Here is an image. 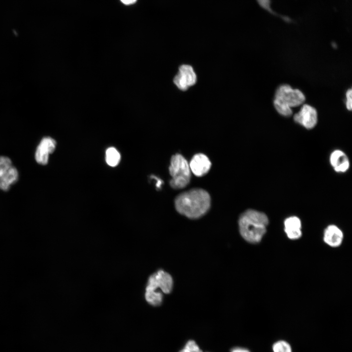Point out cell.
Here are the masks:
<instances>
[{"label": "cell", "mask_w": 352, "mask_h": 352, "mask_svg": "<svg viewBox=\"0 0 352 352\" xmlns=\"http://www.w3.org/2000/svg\"><path fill=\"white\" fill-rule=\"evenodd\" d=\"M211 198L204 189L195 188L182 193L175 200L177 211L186 217L196 219L204 215L210 207Z\"/></svg>", "instance_id": "6da1fadb"}, {"label": "cell", "mask_w": 352, "mask_h": 352, "mask_svg": "<svg viewBox=\"0 0 352 352\" xmlns=\"http://www.w3.org/2000/svg\"><path fill=\"white\" fill-rule=\"evenodd\" d=\"M241 235L250 243L259 242L266 232L268 219L264 213L254 209H248L239 219Z\"/></svg>", "instance_id": "7a4b0ae2"}, {"label": "cell", "mask_w": 352, "mask_h": 352, "mask_svg": "<svg viewBox=\"0 0 352 352\" xmlns=\"http://www.w3.org/2000/svg\"><path fill=\"white\" fill-rule=\"evenodd\" d=\"M173 286V280L168 272L159 270L151 275L145 288V298L151 305L158 306L163 301V294L170 293Z\"/></svg>", "instance_id": "3957f363"}, {"label": "cell", "mask_w": 352, "mask_h": 352, "mask_svg": "<svg viewBox=\"0 0 352 352\" xmlns=\"http://www.w3.org/2000/svg\"><path fill=\"white\" fill-rule=\"evenodd\" d=\"M169 170L172 177L170 184L173 188L181 189L189 183L191 178L190 168L187 161L181 154H176L172 156Z\"/></svg>", "instance_id": "277c9868"}, {"label": "cell", "mask_w": 352, "mask_h": 352, "mask_svg": "<svg viewBox=\"0 0 352 352\" xmlns=\"http://www.w3.org/2000/svg\"><path fill=\"white\" fill-rule=\"evenodd\" d=\"M305 100V96L300 90L293 89L288 85L283 84L277 88L273 101L292 108L303 104Z\"/></svg>", "instance_id": "5b68a950"}, {"label": "cell", "mask_w": 352, "mask_h": 352, "mask_svg": "<svg viewBox=\"0 0 352 352\" xmlns=\"http://www.w3.org/2000/svg\"><path fill=\"white\" fill-rule=\"evenodd\" d=\"M18 172L11 160L6 156H0V189L8 190L18 179Z\"/></svg>", "instance_id": "8992f818"}, {"label": "cell", "mask_w": 352, "mask_h": 352, "mask_svg": "<svg viewBox=\"0 0 352 352\" xmlns=\"http://www.w3.org/2000/svg\"><path fill=\"white\" fill-rule=\"evenodd\" d=\"M196 74L192 66L183 65L179 66L178 71L174 78V83L180 90L184 91L195 84Z\"/></svg>", "instance_id": "52a82bcc"}, {"label": "cell", "mask_w": 352, "mask_h": 352, "mask_svg": "<svg viewBox=\"0 0 352 352\" xmlns=\"http://www.w3.org/2000/svg\"><path fill=\"white\" fill-rule=\"evenodd\" d=\"M294 121L307 129H313L318 121L317 112L313 107L303 104L300 111L293 116Z\"/></svg>", "instance_id": "ba28073f"}, {"label": "cell", "mask_w": 352, "mask_h": 352, "mask_svg": "<svg viewBox=\"0 0 352 352\" xmlns=\"http://www.w3.org/2000/svg\"><path fill=\"white\" fill-rule=\"evenodd\" d=\"M56 142L50 137L42 138L37 147L35 157L37 162L41 165L48 163L49 155L55 150Z\"/></svg>", "instance_id": "9c48e42d"}, {"label": "cell", "mask_w": 352, "mask_h": 352, "mask_svg": "<svg viewBox=\"0 0 352 352\" xmlns=\"http://www.w3.org/2000/svg\"><path fill=\"white\" fill-rule=\"evenodd\" d=\"M189 165L190 170L195 176H201L209 171L211 163L206 155L198 153L193 156Z\"/></svg>", "instance_id": "30bf717a"}, {"label": "cell", "mask_w": 352, "mask_h": 352, "mask_svg": "<svg viewBox=\"0 0 352 352\" xmlns=\"http://www.w3.org/2000/svg\"><path fill=\"white\" fill-rule=\"evenodd\" d=\"M330 162L334 171L337 173H345L350 167L347 155L340 150H335L331 153Z\"/></svg>", "instance_id": "8fae6325"}, {"label": "cell", "mask_w": 352, "mask_h": 352, "mask_svg": "<svg viewBox=\"0 0 352 352\" xmlns=\"http://www.w3.org/2000/svg\"><path fill=\"white\" fill-rule=\"evenodd\" d=\"M284 224V231L289 239L296 240L301 237L302 223L298 217L294 216L286 218Z\"/></svg>", "instance_id": "7c38bea8"}, {"label": "cell", "mask_w": 352, "mask_h": 352, "mask_svg": "<svg viewBox=\"0 0 352 352\" xmlns=\"http://www.w3.org/2000/svg\"><path fill=\"white\" fill-rule=\"evenodd\" d=\"M343 239L342 231L335 225L331 224L328 226L324 231V241L330 246H339L341 245Z\"/></svg>", "instance_id": "4fadbf2b"}, {"label": "cell", "mask_w": 352, "mask_h": 352, "mask_svg": "<svg viewBox=\"0 0 352 352\" xmlns=\"http://www.w3.org/2000/svg\"><path fill=\"white\" fill-rule=\"evenodd\" d=\"M120 154L115 148L110 147L107 150L106 160L109 165L111 167L117 165L120 160Z\"/></svg>", "instance_id": "5bb4252c"}, {"label": "cell", "mask_w": 352, "mask_h": 352, "mask_svg": "<svg viewBox=\"0 0 352 352\" xmlns=\"http://www.w3.org/2000/svg\"><path fill=\"white\" fill-rule=\"evenodd\" d=\"M273 352H292L290 344L285 340H279L272 346Z\"/></svg>", "instance_id": "9a60e30c"}, {"label": "cell", "mask_w": 352, "mask_h": 352, "mask_svg": "<svg viewBox=\"0 0 352 352\" xmlns=\"http://www.w3.org/2000/svg\"><path fill=\"white\" fill-rule=\"evenodd\" d=\"M179 352H202L197 344L193 340H189Z\"/></svg>", "instance_id": "2e32d148"}, {"label": "cell", "mask_w": 352, "mask_h": 352, "mask_svg": "<svg viewBox=\"0 0 352 352\" xmlns=\"http://www.w3.org/2000/svg\"><path fill=\"white\" fill-rule=\"evenodd\" d=\"M352 88H350L347 90L346 93V107L348 110L351 111L352 109Z\"/></svg>", "instance_id": "e0dca14e"}, {"label": "cell", "mask_w": 352, "mask_h": 352, "mask_svg": "<svg viewBox=\"0 0 352 352\" xmlns=\"http://www.w3.org/2000/svg\"><path fill=\"white\" fill-rule=\"evenodd\" d=\"M259 4L264 9L272 12L270 9V0H257Z\"/></svg>", "instance_id": "ac0fdd59"}, {"label": "cell", "mask_w": 352, "mask_h": 352, "mask_svg": "<svg viewBox=\"0 0 352 352\" xmlns=\"http://www.w3.org/2000/svg\"><path fill=\"white\" fill-rule=\"evenodd\" d=\"M231 352H250L248 349L242 347H235L231 350Z\"/></svg>", "instance_id": "d6986e66"}, {"label": "cell", "mask_w": 352, "mask_h": 352, "mask_svg": "<svg viewBox=\"0 0 352 352\" xmlns=\"http://www.w3.org/2000/svg\"><path fill=\"white\" fill-rule=\"evenodd\" d=\"M121 2L126 5H130L132 4H133L137 1V0H120Z\"/></svg>", "instance_id": "ffe728a7"}]
</instances>
